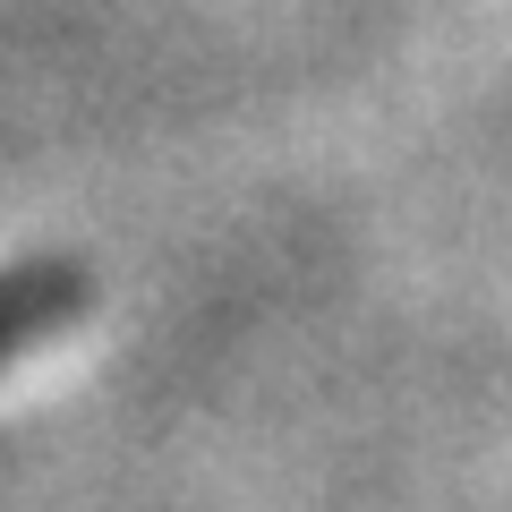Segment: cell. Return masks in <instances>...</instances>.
Here are the masks:
<instances>
[{
    "instance_id": "cell-1",
    "label": "cell",
    "mask_w": 512,
    "mask_h": 512,
    "mask_svg": "<svg viewBox=\"0 0 512 512\" xmlns=\"http://www.w3.org/2000/svg\"><path fill=\"white\" fill-rule=\"evenodd\" d=\"M86 308H94V274L77 256H26V265H9L0 274V367L26 359L35 342H52L60 325H77Z\"/></svg>"
}]
</instances>
